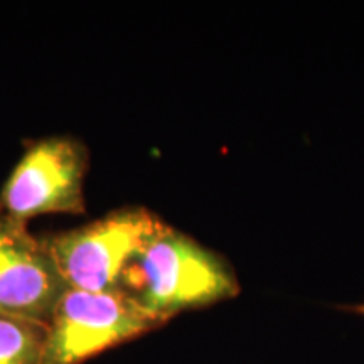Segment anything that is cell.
<instances>
[{
  "instance_id": "obj_3",
  "label": "cell",
  "mask_w": 364,
  "mask_h": 364,
  "mask_svg": "<svg viewBox=\"0 0 364 364\" xmlns=\"http://www.w3.org/2000/svg\"><path fill=\"white\" fill-rule=\"evenodd\" d=\"M164 324L124 292L68 289L46 326L41 364H83Z\"/></svg>"
},
{
  "instance_id": "obj_7",
  "label": "cell",
  "mask_w": 364,
  "mask_h": 364,
  "mask_svg": "<svg viewBox=\"0 0 364 364\" xmlns=\"http://www.w3.org/2000/svg\"><path fill=\"white\" fill-rule=\"evenodd\" d=\"M349 311H353V312L361 314V316H364V304H359V306H354L353 309H349Z\"/></svg>"
},
{
  "instance_id": "obj_2",
  "label": "cell",
  "mask_w": 364,
  "mask_h": 364,
  "mask_svg": "<svg viewBox=\"0 0 364 364\" xmlns=\"http://www.w3.org/2000/svg\"><path fill=\"white\" fill-rule=\"evenodd\" d=\"M162 225L147 208L127 206L43 238L70 289L120 292L127 265Z\"/></svg>"
},
{
  "instance_id": "obj_1",
  "label": "cell",
  "mask_w": 364,
  "mask_h": 364,
  "mask_svg": "<svg viewBox=\"0 0 364 364\" xmlns=\"http://www.w3.org/2000/svg\"><path fill=\"white\" fill-rule=\"evenodd\" d=\"M118 290L167 324L236 297L240 284L221 255L164 223L127 265Z\"/></svg>"
},
{
  "instance_id": "obj_4",
  "label": "cell",
  "mask_w": 364,
  "mask_h": 364,
  "mask_svg": "<svg viewBox=\"0 0 364 364\" xmlns=\"http://www.w3.org/2000/svg\"><path fill=\"white\" fill-rule=\"evenodd\" d=\"M90 150L71 135L29 140L0 191V208L27 223L46 213H85L83 184Z\"/></svg>"
},
{
  "instance_id": "obj_5",
  "label": "cell",
  "mask_w": 364,
  "mask_h": 364,
  "mask_svg": "<svg viewBox=\"0 0 364 364\" xmlns=\"http://www.w3.org/2000/svg\"><path fill=\"white\" fill-rule=\"evenodd\" d=\"M68 289L44 238L0 208V314L48 326Z\"/></svg>"
},
{
  "instance_id": "obj_6",
  "label": "cell",
  "mask_w": 364,
  "mask_h": 364,
  "mask_svg": "<svg viewBox=\"0 0 364 364\" xmlns=\"http://www.w3.org/2000/svg\"><path fill=\"white\" fill-rule=\"evenodd\" d=\"M48 327L0 314V364H41Z\"/></svg>"
}]
</instances>
